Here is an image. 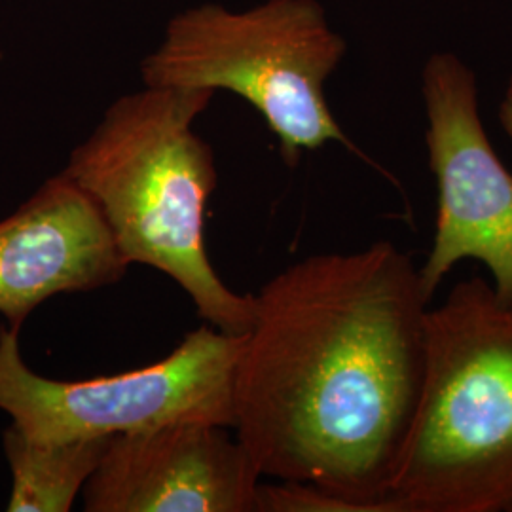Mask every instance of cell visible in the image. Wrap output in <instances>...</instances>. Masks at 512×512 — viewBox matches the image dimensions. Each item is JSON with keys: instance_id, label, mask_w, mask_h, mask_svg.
Masks as SVG:
<instances>
[{"instance_id": "obj_1", "label": "cell", "mask_w": 512, "mask_h": 512, "mask_svg": "<svg viewBox=\"0 0 512 512\" xmlns=\"http://www.w3.org/2000/svg\"><path fill=\"white\" fill-rule=\"evenodd\" d=\"M253 298L232 429L260 476L408 512L393 488L425 380L420 268L376 241L302 258Z\"/></svg>"}, {"instance_id": "obj_2", "label": "cell", "mask_w": 512, "mask_h": 512, "mask_svg": "<svg viewBox=\"0 0 512 512\" xmlns=\"http://www.w3.org/2000/svg\"><path fill=\"white\" fill-rule=\"evenodd\" d=\"M213 97L211 90L152 86L122 95L74 148L63 173L97 203L129 266L164 272L207 325L245 334L255 298L220 279L205 241L217 167L194 122Z\"/></svg>"}, {"instance_id": "obj_3", "label": "cell", "mask_w": 512, "mask_h": 512, "mask_svg": "<svg viewBox=\"0 0 512 512\" xmlns=\"http://www.w3.org/2000/svg\"><path fill=\"white\" fill-rule=\"evenodd\" d=\"M393 495L408 512H512V300L480 275L427 313L423 393Z\"/></svg>"}, {"instance_id": "obj_4", "label": "cell", "mask_w": 512, "mask_h": 512, "mask_svg": "<svg viewBox=\"0 0 512 512\" xmlns=\"http://www.w3.org/2000/svg\"><path fill=\"white\" fill-rule=\"evenodd\" d=\"M348 44L317 0H266L232 12L205 2L167 21L158 48L141 61L152 88L232 92L272 129L283 162L340 143L359 152L330 112L325 84Z\"/></svg>"}, {"instance_id": "obj_5", "label": "cell", "mask_w": 512, "mask_h": 512, "mask_svg": "<svg viewBox=\"0 0 512 512\" xmlns=\"http://www.w3.org/2000/svg\"><path fill=\"white\" fill-rule=\"evenodd\" d=\"M245 334L188 332L165 359L116 376L52 380L21 357L19 332L0 329V410L33 440L99 439L205 421L234 427V380Z\"/></svg>"}, {"instance_id": "obj_6", "label": "cell", "mask_w": 512, "mask_h": 512, "mask_svg": "<svg viewBox=\"0 0 512 512\" xmlns=\"http://www.w3.org/2000/svg\"><path fill=\"white\" fill-rule=\"evenodd\" d=\"M425 143L437 183L431 251L420 266L431 300L458 264L475 260L495 293L512 300V175L495 154L478 110L473 69L458 55H431L421 73Z\"/></svg>"}, {"instance_id": "obj_7", "label": "cell", "mask_w": 512, "mask_h": 512, "mask_svg": "<svg viewBox=\"0 0 512 512\" xmlns=\"http://www.w3.org/2000/svg\"><path fill=\"white\" fill-rule=\"evenodd\" d=\"M228 429L181 421L112 437L84 511L255 512L260 473Z\"/></svg>"}, {"instance_id": "obj_8", "label": "cell", "mask_w": 512, "mask_h": 512, "mask_svg": "<svg viewBox=\"0 0 512 512\" xmlns=\"http://www.w3.org/2000/svg\"><path fill=\"white\" fill-rule=\"evenodd\" d=\"M128 268L97 203L63 171L0 220V315L12 330L48 298L109 287Z\"/></svg>"}, {"instance_id": "obj_9", "label": "cell", "mask_w": 512, "mask_h": 512, "mask_svg": "<svg viewBox=\"0 0 512 512\" xmlns=\"http://www.w3.org/2000/svg\"><path fill=\"white\" fill-rule=\"evenodd\" d=\"M110 437L33 440L10 423L2 435L12 471L6 511L69 512L109 448Z\"/></svg>"}, {"instance_id": "obj_10", "label": "cell", "mask_w": 512, "mask_h": 512, "mask_svg": "<svg viewBox=\"0 0 512 512\" xmlns=\"http://www.w3.org/2000/svg\"><path fill=\"white\" fill-rule=\"evenodd\" d=\"M497 116H499L501 128L505 129V133L509 135V139L512 141V73L509 76V84H507V90H505V95L501 99L499 110H497Z\"/></svg>"}]
</instances>
